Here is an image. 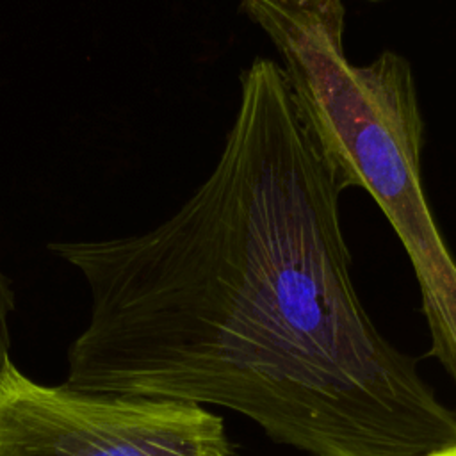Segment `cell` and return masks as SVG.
<instances>
[{
	"label": "cell",
	"mask_w": 456,
	"mask_h": 456,
	"mask_svg": "<svg viewBox=\"0 0 456 456\" xmlns=\"http://www.w3.org/2000/svg\"><path fill=\"white\" fill-rule=\"evenodd\" d=\"M370 2H378V0H370Z\"/></svg>",
	"instance_id": "5b68a950"
},
{
	"label": "cell",
	"mask_w": 456,
	"mask_h": 456,
	"mask_svg": "<svg viewBox=\"0 0 456 456\" xmlns=\"http://www.w3.org/2000/svg\"><path fill=\"white\" fill-rule=\"evenodd\" d=\"M342 192L281 66L256 57L214 169L169 219L50 246L93 297L66 385L223 406L310 456L456 444V413L356 294Z\"/></svg>",
	"instance_id": "6da1fadb"
},
{
	"label": "cell",
	"mask_w": 456,
	"mask_h": 456,
	"mask_svg": "<svg viewBox=\"0 0 456 456\" xmlns=\"http://www.w3.org/2000/svg\"><path fill=\"white\" fill-rule=\"evenodd\" d=\"M281 57L306 128L342 191L363 189L413 265L431 353L456 379V260L422 185L424 121L411 66L390 50L356 66L342 0H239Z\"/></svg>",
	"instance_id": "7a4b0ae2"
},
{
	"label": "cell",
	"mask_w": 456,
	"mask_h": 456,
	"mask_svg": "<svg viewBox=\"0 0 456 456\" xmlns=\"http://www.w3.org/2000/svg\"><path fill=\"white\" fill-rule=\"evenodd\" d=\"M419 456H456V444L444 445V447H438V449L428 451V452L419 454Z\"/></svg>",
	"instance_id": "277c9868"
},
{
	"label": "cell",
	"mask_w": 456,
	"mask_h": 456,
	"mask_svg": "<svg viewBox=\"0 0 456 456\" xmlns=\"http://www.w3.org/2000/svg\"><path fill=\"white\" fill-rule=\"evenodd\" d=\"M0 456H230V445L201 404L41 385L9 360Z\"/></svg>",
	"instance_id": "3957f363"
}]
</instances>
